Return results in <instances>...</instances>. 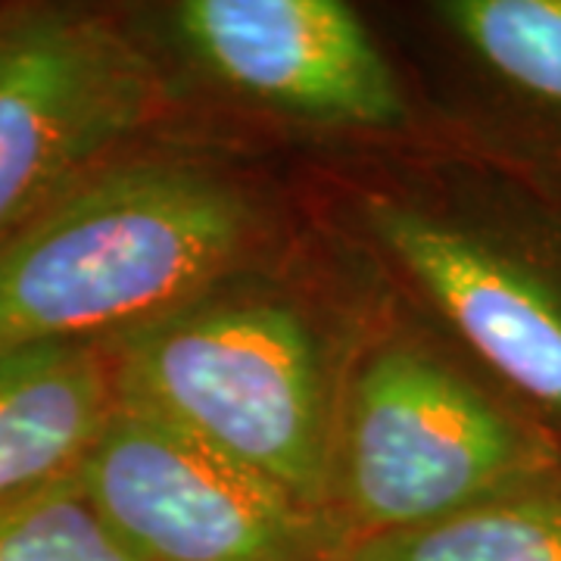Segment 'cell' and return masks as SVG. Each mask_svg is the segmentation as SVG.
Segmentation results:
<instances>
[{
  "label": "cell",
  "mask_w": 561,
  "mask_h": 561,
  "mask_svg": "<svg viewBox=\"0 0 561 561\" xmlns=\"http://www.w3.org/2000/svg\"><path fill=\"white\" fill-rule=\"evenodd\" d=\"M260 209L203 165L110 162L0 241V353L113 343L219 287Z\"/></svg>",
  "instance_id": "6da1fadb"
},
{
  "label": "cell",
  "mask_w": 561,
  "mask_h": 561,
  "mask_svg": "<svg viewBox=\"0 0 561 561\" xmlns=\"http://www.w3.org/2000/svg\"><path fill=\"white\" fill-rule=\"evenodd\" d=\"M106 346L116 400L331 508L319 343L290 302L213 287Z\"/></svg>",
  "instance_id": "7a4b0ae2"
},
{
  "label": "cell",
  "mask_w": 561,
  "mask_h": 561,
  "mask_svg": "<svg viewBox=\"0 0 561 561\" xmlns=\"http://www.w3.org/2000/svg\"><path fill=\"white\" fill-rule=\"evenodd\" d=\"M559 449L419 346L371 353L350 383L331 508L353 540L453 518L534 490Z\"/></svg>",
  "instance_id": "3957f363"
},
{
  "label": "cell",
  "mask_w": 561,
  "mask_h": 561,
  "mask_svg": "<svg viewBox=\"0 0 561 561\" xmlns=\"http://www.w3.org/2000/svg\"><path fill=\"white\" fill-rule=\"evenodd\" d=\"M160 106L150 57L84 3H0V241L110 165Z\"/></svg>",
  "instance_id": "277c9868"
},
{
  "label": "cell",
  "mask_w": 561,
  "mask_h": 561,
  "mask_svg": "<svg viewBox=\"0 0 561 561\" xmlns=\"http://www.w3.org/2000/svg\"><path fill=\"white\" fill-rule=\"evenodd\" d=\"M76 474L144 561H346L353 546L331 508L128 402L116 400Z\"/></svg>",
  "instance_id": "5b68a950"
},
{
  "label": "cell",
  "mask_w": 561,
  "mask_h": 561,
  "mask_svg": "<svg viewBox=\"0 0 561 561\" xmlns=\"http://www.w3.org/2000/svg\"><path fill=\"white\" fill-rule=\"evenodd\" d=\"M175 32L203 69L247 101L316 125L393 128V66L343 0H184Z\"/></svg>",
  "instance_id": "8992f818"
},
{
  "label": "cell",
  "mask_w": 561,
  "mask_h": 561,
  "mask_svg": "<svg viewBox=\"0 0 561 561\" xmlns=\"http://www.w3.org/2000/svg\"><path fill=\"white\" fill-rule=\"evenodd\" d=\"M383 250L502 381L561 415V294L459 225L387 197L365 206Z\"/></svg>",
  "instance_id": "52a82bcc"
},
{
  "label": "cell",
  "mask_w": 561,
  "mask_h": 561,
  "mask_svg": "<svg viewBox=\"0 0 561 561\" xmlns=\"http://www.w3.org/2000/svg\"><path fill=\"white\" fill-rule=\"evenodd\" d=\"M113 409L106 343L0 353V502L76 474Z\"/></svg>",
  "instance_id": "ba28073f"
},
{
  "label": "cell",
  "mask_w": 561,
  "mask_h": 561,
  "mask_svg": "<svg viewBox=\"0 0 561 561\" xmlns=\"http://www.w3.org/2000/svg\"><path fill=\"white\" fill-rule=\"evenodd\" d=\"M346 561H561V490H522L443 522L362 537Z\"/></svg>",
  "instance_id": "9c48e42d"
},
{
  "label": "cell",
  "mask_w": 561,
  "mask_h": 561,
  "mask_svg": "<svg viewBox=\"0 0 561 561\" xmlns=\"http://www.w3.org/2000/svg\"><path fill=\"white\" fill-rule=\"evenodd\" d=\"M434 13L505 84L561 110V0H443Z\"/></svg>",
  "instance_id": "30bf717a"
},
{
  "label": "cell",
  "mask_w": 561,
  "mask_h": 561,
  "mask_svg": "<svg viewBox=\"0 0 561 561\" xmlns=\"http://www.w3.org/2000/svg\"><path fill=\"white\" fill-rule=\"evenodd\" d=\"M0 561H144L110 530L79 474L0 502Z\"/></svg>",
  "instance_id": "8fae6325"
}]
</instances>
